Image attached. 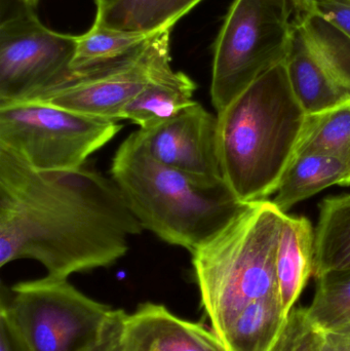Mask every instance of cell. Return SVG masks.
Returning a JSON list of instances; mask_svg holds the SVG:
<instances>
[{
    "label": "cell",
    "instance_id": "cell-1",
    "mask_svg": "<svg viewBox=\"0 0 350 351\" xmlns=\"http://www.w3.org/2000/svg\"><path fill=\"white\" fill-rule=\"evenodd\" d=\"M143 230L111 178L86 167L41 172L0 148V267L34 260L69 278L110 267Z\"/></svg>",
    "mask_w": 350,
    "mask_h": 351
},
{
    "label": "cell",
    "instance_id": "cell-2",
    "mask_svg": "<svg viewBox=\"0 0 350 351\" xmlns=\"http://www.w3.org/2000/svg\"><path fill=\"white\" fill-rule=\"evenodd\" d=\"M306 115L285 63L265 72L217 113L222 173L242 202L275 193L295 156Z\"/></svg>",
    "mask_w": 350,
    "mask_h": 351
},
{
    "label": "cell",
    "instance_id": "cell-3",
    "mask_svg": "<svg viewBox=\"0 0 350 351\" xmlns=\"http://www.w3.org/2000/svg\"><path fill=\"white\" fill-rule=\"evenodd\" d=\"M110 178L144 230L190 254L248 204L225 180L205 179L160 164L148 154L137 131L117 148Z\"/></svg>",
    "mask_w": 350,
    "mask_h": 351
},
{
    "label": "cell",
    "instance_id": "cell-4",
    "mask_svg": "<svg viewBox=\"0 0 350 351\" xmlns=\"http://www.w3.org/2000/svg\"><path fill=\"white\" fill-rule=\"evenodd\" d=\"M285 214L271 200L248 202L191 253L201 306L220 339L251 303L279 295L277 254Z\"/></svg>",
    "mask_w": 350,
    "mask_h": 351
},
{
    "label": "cell",
    "instance_id": "cell-5",
    "mask_svg": "<svg viewBox=\"0 0 350 351\" xmlns=\"http://www.w3.org/2000/svg\"><path fill=\"white\" fill-rule=\"evenodd\" d=\"M113 313L68 278L45 276L2 288L0 315L29 351H90Z\"/></svg>",
    "mask_w": 350,
    "mask_h": 351
},
{
    "label": "cell",
    "instance_id": "cell-6",
    "mask_svg": "<svg viewBox=\"0 0 350 351\" xmlns=\"http://www.w3.org/2000/svg\"><path fill=\"white\" fill-rule=\"evenodd\" d=\"M295 0H234L214 47L211 98L223 110L265 72L285 63Z\"/></svg>",
    "mask_w": 350,
    "mask_h": 351
},
{
    "label": "cell",
    "instance_id": "cell-7",
    "mask_svg": "<svg viewBox=\"0 0 350 351\" xmlns=\"http://www.w3.org/2000/svg\"><path fill=\"white\" fill-rule=\"evenodd\" d=\"M121 129L118 121L39 101L0 105V148L41 172L82 169Z\"/></svg>",
    "mask_w": 350,
    "mask_h": 351
},
{
    "label": "cell",
    "instance_id": "cell-8",
    "mask_svg": "<svg viewBox=\"0 0 350 351\" xmlns=\"http://www.w3.org/2000/svg\"><path fill=\"white\" fill-rule=\"evenodd\" d=\"M170 39L171 29L160 31L123 57L84 69H70L53 86L30 100L88 117L121 121L129 102L173 70Z\"/></svg>",
    "mask_w": 350,
    "mask_h": 351
},
{
    "label": "cell",
    "instance_id": "cell-9",
    "mask_svg": "<svg viewBox=\"0 0 350 351\" xmlns=\"http://www.w3.org/2000/svg\"><path fill=\"white\" fill-rule=\"evenodd\" d=\"M77 36L47 28L35 14L0 24V105L30 100L71 69Z\"/></svg>",
    "mask_w": 350,
    "mask_h": 351
},
{
    "label": "cell",
    "instance_id": "cell-10",
    "mask_svg": "<svg viewBox=\"0 0 350 351\" xmlns=\"http://www.w3.org/2000/svg\"><path fill=\"white\" fill-rule=\"evenodd\" d=\"M137 133L148 154L160 164L205 179L224 180L217 115L197 101L166 123Z\"/></svg>",
    "mask_w": 350,
    "mask_h": 351
},
{
    "label": "cell",
    "instance_id": "cell-11",
    "mask_svg": "<svg viewBox=\"0 0 350 351\" xmlns=\"http://www.w3.org/2000/svg\"><path fill=\"white\" fill-rule=\"evenodd\" d=\"M125 351H227L203 324L181 319L158 303L140 304L123 322Z\"/></svg>",
    "mask_w": 350,
    "mask_h": 351
},
{
    "label": "cell",
    "instance_id": "cell-12",
    "mask_svg": "<svg viewBox=\"0 0 350 351\" xmlns=\"http://www.w3.org/2000/svg\"><path fill=\"white\" fill-rule=\"evenodd\" d=\"M316 230L305 217L284 216L277 254L279 300L289 317L308 280L314 276Z\"/></svg>",
    "mask_w": 350,
    "mask_h": 351
},
{
    "label": "cell",
    "instance_id": "cell-13",
    "mask_svg": "<svg viewBox=\"0 0 350 351\" xmlns=\"http://www.w3.org/2000/svg\"><path fill=\"white\" fill-rule=\"evenodd\" d=\"M285 65L294 95L308 114L350 100V90L337 82L316 59L295 21Z\"/></svg>",
    "mask_w": 350,
    "mask_h": 351
},
{
    "label": "cell",
    "instance_id": "cell-14",
    "mask_svg": "<svg viewBox=\"0 0 350 351\" xmlns=\"http://www.w3.org/2000/svg\"><path fill=\"white\" fill-rule=\"evenodd\" d=\"M335 185L350 186V162L324 154H296L282 177L273 202L286 213Z\"/></svg>",
    "mask_w": 350,
    "mask_h": 351
},
{
    "label": "cell",
    "instance_id": "cell-15",
    "mask_svg": "<svg viewBox=\"0 0 350 351\" xmlns=\"http://www.w3.org/2000/svg\"><path fill=\"white\" fill-rule=\"evenodd\" d=\"M203 0H108L97 8L95 25L155 34L172 29Z\"/></svg>",
    "mask_w": 350,
    "mask_h": 351
},
{
    "label": "cell",
    "instance_id": "cell-16",
    "mask_svg": "<svg viewBox=\"0 0 350 351\" xmlns=\"http://www.w3.org/2000/svg\"><path fill=\"white\" fill-rule=\"evenodd\" d=\"M197 88V84L184 72L171 70L127 105L121 121H132L145 131L153 129L192 105Z\"/></svg>",
    "mask_w": 350,
    "mask_h": 351
},
{
    "label": "cell",
    "instance_id": "cell-17",
    "mask_svg": "<svg viewBox=\"0 0 350 351\" xmlns=\"http://www.w3.org/2000/svg\"><path fill=\"white\" fill-rule=\"evenodd\" d=\"M288 317L282 308L279 295L259 299L242 309L221 340L227 351H273Z\"/></svg>",
    "mask_w": 350,
    "mask_h": 351
},
{
    "label": "cell",
    "instance_id": "cell-18",
    "mask_svg": "<svg viewBox=\"0 0 350 351\" xmlns=\"http://www.w3.org/2000/svg\"><path fill=\"white\" fill-rule=\"evenodd\" d=\"M345 269H350V194L323 200L316 228L314 278Z\"/></svg>",
    "mask_w": 350,
    "mask_h": 351
},
{
    "label": "cell",
    "instance_id": "cell-19",
    "mask_svg": "<svg viewBox=\"0 0 350 351\" xmlns=\"http://www.w3.org/2000/svg\"><path fill=\"white\" fill-rule=\"evenodd\" d=\"M300 10L295 22L308 47L331 76L350 90V37L321 14Z\"/></svg>",
    "mask_w": 350,
    "mask_h": 351
},
{
    "label": "cell",
    "instance_id": "cell-20",
    "mask_svg": "<svg viewBox=\"0 0 350 351\" xmlns=\"http://www.w3.org/2000/svg\"><path fill=\"white\" fill-rule=\"evenodd\" d=\"M324 154L350 162V100L306 115L296 154Z\"/></svg>",
    "mask_w": 350,
    "mask_h": 351
},
{
    "label": "cell",
    "instance_id": "cell-21",
    "mask_svg": "<svg viewBox=\"0 0 350 351\" xmlns=\"http://www.w3.org/2000/svg\"><path fill=\"white\" fill-rule=\"evenodd\" d=\"M153 35L115 30L94 24L86 34L77 36L71 69H84L123 57L139 49Z\"/></svg>",
    "mask_w": 350,
    "mask_h": 351
},
{
    "label": "cell",
    "instance_id": "cell-22",
    "mask_svg": "<svg viewBox=\"0 0 350 351\" xmlns=\"http://www.w3.org/2000/svg\"><path fill=\"white\" fill-rule=\"evenodd\" d=\"M308 317L321 331L350 323V269L326 272L316 278Z\"/></svg>",
    "mask_w": 350,
    "mask_h": 351
},
{
    "label": "cell",
    "instance_id": "cell-23",
    "mask_svg": "<svg viewBox=\"0 0 350 351\" xmlns=\"http://www.w3.org/2000/svg\"><path fill=\"white\" fill-rule=\"evenodd\" d=\"M320 330L308 317L306 307H294L273 351H320Z\"/></svg>",
    "mask_w": 350,
    "mask_h": 351
},
{
    "label": "cell",
    "instance_id": "cell-24",
    "mask_svg": "<svg viewBox=\"0 0 350 351\" xmlns=\"http://www.w3.org/2000/svg\"><path fill=\"white\" fill-rule=\"evenodd\" d=\"M295 4L321 14L350 37V0H295Z\"/></svg>",
    "mask_w": 350,
    "mask_h": 351
},
{
    "label": "cell",
    "instance_id": "cell-25",
    "mask_svg": "<svg viewBox=\"0 0 350 351\" xmlns=\"http://www.w3.org/2000/svg\"><path fill=\"white\" fill-rule=\"evenodd\" d=\"M127 313L114 309L112 317L94 348L90 351H125L123 343V322Z\"/></svg>",
    "mask_w": 350,
    "mask_h": 351
},
{
    "label": "cell",
    "instance_id": "cell-26",
    "mask_svg": "<svg viewBox=\"0 0 350 351\" xmlns=\"http://www.w3.org/2000/svg\"><path fill=\"white\" fill-rule=\"evenodd\" d=\"M321 334L320 351H350V323L324 330Z\"/></svg>",
    "mask_w": 350,
    "mask_h": 351
},
{
    "label": "cell",
    "instance_id": "cell-27",
    "mask_svg": "<svg viewBox=\"0 0 350 351\" xmlns=\"http://www.w3.org/2000/svg\"><path fill=\"white\" fill-rule=\"evenodd\" d=\"M39 0H0V24L35 14Z\"/></svg>",
    "mask_w": 350,
    "mask_h": 351
},
{
    "label": "cell",
    "instance_id": "cell-28",
    "mask_svg": "<svg viewBox=\"0 0 350 351\" xmlns=\"http://www.w3.org/2000/svg\"><path fill=\"white\" fill-rule=\"evenodd\" d=\"M0 351H29L2 315H0Z\"/></svg>",
    "mask_w": 350,
    "mask_h": 351
},
{
    "label": "cell",
    "instance_id": "cell-29",
    "mask_svg": "<svg viewBox=\"0 0 350 351\" xmlns=\"http://www.w3.org/2000/svg\"><path fill=\"white\" fill-rule=\"evenodd\" d=\"M108 1V0H95V2H96L97 8H99V6L103 5V4L105 3V2Z\"/></svg>",
    "mask_w": 350,
    "mask_h": 351
}]
</instances>
